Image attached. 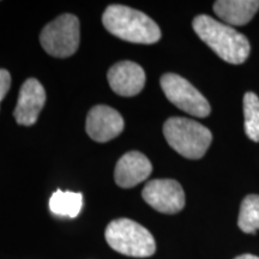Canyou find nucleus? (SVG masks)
<instances>
[{
  "label": "nucleus",
  "instance_id": "17",
  "mask_svg": "<svg viewBox=\"0 0 259 259\" xmlns=\"http://www.w3.org/2000/svg\"><path fill=\"white\" fill-rule=\"evenodd\" d=\"M234 259H259V257L253 254H241V255H238V257H235Z\"/></svg>",
  "mask_w": 259,
  "mask_h": 259
},
{
  "label": "nucleus",
  "instance_id": "13",
  "mask_svg": "<svg viewBox=\"0 0 259 259\" xmlns=\"http://www.w3.org/2000/svg\"><path fill=\"white\" fill-rule=\"evenodd\" d=\"M83 206V194L72 191H61L52 194L50 199L51 211L57 216L74 219L79 215Z\"/></svg>",
  "mask_w": 259,
  "mask_h": 259
},
{
  "label": "nucleus",
  "instance_id": "11",
  "mask_svg": "<svg viewBox=\"0 0 259 259\" xmlns=\"http://www.w3.org/2000/svg\"><path fill=\"white\" fill-rule=\"evenodd\" d=\"M151 171L153 166L145 155L139 151H130L116 163L114 179L118 186L131 189L149 178Z\"/></svg>",
  "mask_w": 259,
  "mask_h": 259
},
{
  "label": "nucleus",
  "instance_id": "7",
  "mask_svg": "<svg viewBox=\"0 0 259 259\" xmlns=\"http://www.w3.org/2000/svg\"><path fill=\"white\" fill-rule=\"evenodd\" d=\"M142 196L151 208L162 213H177L185 206V192L178 181L171 179L149 181Z\"/></svg>",
  "mask_w": 259,
  "mask_h": 259
},
{
  "label": "nucleus",
  "instance_id": "14",
  "mask_svg": "<svg viewBox=\"0 0 259 259\" xmlns=\"http://www.w3.org/2000/svg\"><path fill=\"white\" fill-rule=\"evenodd\" d=\"M238 226L244 233L254 234L259 229V196L250 194L245 197L239 212Z\"/></svg>",
  "mask_w": 259,
  "mask_h": 259
},
{
  "label": "nucleus",
  "instance_id": "5",
  "mask_svg": "<svg viewBox=\"0 0 259 259\" xmlns=\"http://www.w3.org/2000/svg\"><path fill=\"white\" fill-rule=\"evenodd\" d=\"M79 21L76 16L65 14L48 23L40 35L41 46L56 58L73 56L79 46Z\"/></svg>",
  "mask_w": 259,
  "mask_h": 259
},
{
  "label": "nucleus",
  "instance_id": "2",
  "mask_svg": "<svg viewBox=\"0 0 259 259\" xmlns=\"http://www.w3.org/2000/svg\"><path fill=\"white\" fill-rule=\"evenodd\" d=\"M102 23L114 36L132 44L151 45L161 38L158 25L143 12L124 5H111L102 15Z\"/></svg>",
  "mask_w": 259,
  "mask_h": 259
},
{
  "label": "nucleus",
  "instance_id": "4",
  "mask_svg": "<svg viewBox=\"0 0 259 259\" xmlns=\"http://www.w3.org/2000/svg\"><path fill=\"white\" fill-rule=\"evenodd\" d=\"M105 236L113 250L128 257L147 258L156 251V242L151 233L130 219L112 221L107 226Z\"/></svg>",
  "mask_w": 259,
  "mask_h": 259
},
{
  "label": "nucleus",
  "instance_id": "12",
  "mask_svg": "<svg viewBox=\"0 0 259 259\" xmlns=\"http://www.w3.org/2000/svg\"><path fill=\"white\" fill-rule=\"evenodd\" d=\"M259 10L257 0H219L213 4V11L229 25H245Z\"/></svg>",
  "mask_w": 259,
  "mask_h": 259
},
{
  "label": "nucleus",
  "instance_id": "8",
  "mask_svg": "<svg viewBox=\"0 0 259 259\" xmlns=\"http://www.w3.org/2000/svg\"><path fill=\"white\" fill-rule=\"evenodd\" d=\"M85 128L93 141L106 143L121 134L124 130V119L112 107L99 105L90 109L87 116Z\"/></svg>",
  "mask_w": 259,
  "mask_h": 259
},
{
  "label": "nucleus",
  "instance_id": "3",
  "mask_svg": "<svg viewBox=\"0 0 259 259\" xmlns=\"http://www.w3.org/2000/svg\"><path fill=\"white\" fill-rule=\"evenodd\" d=\"M167 143L181 156L198 160L205 155L212 141L209 128L187 118H169L163 125Z\"/></svg>",
  "mask_w": 259,
  "mask_h": 259
},
{
  "label": "nucleus",
  "instance_id": "10",
  "mask_svg": "<svg viewBox=\"0 0 259 259\" xmlns=\"http://www.w3.org/2000/svg\"><path fill=\"white\" fill-rule=\"evenodd\" d=\"M109 87L120 96H136L145 85L144 70L134 61H120L113 65L107 73Z\"/></svg>",
  "mask_w": 259,
  "mask_h": 259
},
{
  "label": "nucleus",
  "instance_id": "1",
  "mask_svg": "<svg viewBox=\"0 0 259 259\" xmlns=\"http://www.w3.org/2000/svg\"><path fill=\"white\" fill-rule=\"evenodd\" d=\"M192 27L200 40L227 63L242 64L250 56L251 46L247 37L231 25L208 15H199L193 19Z\"/></svg>",
  "mask_w": 259,
  "mask_h": 259
},
{
  "label": "nucleus",
  "instance_id": "9",
  "mask_svg": "<svg viewBox=\"0 0 259 259\" xmlns=\"http://www.w3.org/2000/svg\"><path fill=\"white\" fill-rule=\"evenodd\" d=\"M46 103V92L35 78L25 80L19 90L18 102L14 115L19 125L31 126L37 121L38 115Z\"/></svg>",
  "mask_w": 259,
  "mask_h": 259
},
{
  "label": "nucleus",
  "instance_id": "6",
  "mask_svg": "<svg viewBox=\"0 0 259 259\" xmlns=\"http://www.w3.org/2000/svg\"><path fill=\"white\" fill-rule=\"evenodd\" d=\"M160 84L167 99L181 111L198 118H205L211 112L208 100L179 74H163Z\"/></svg>",
  "mask_w": 259,
  "mask_h": 259
},
{
  "label": "nucleus",
  "instance_id": "15",
  "mask_svg": "<svg viewBox=\"0 0 259 259\" xmlns=\"http://www.w3.org/2000/svg\"><path fill=\"white\" fill-rule=\"evenodd\" d=\"M244 115L246 136L253 142H259V97L248 92L244 96Z\"/></svg>",
  "mask_w": 259,
  "mask_h": 259
},
{
  "label": "nucleus",
  "instance_id": "16",
  "mask_svg": "<svg viewBox=\"0 0 259 259\" xmlns=\"http://www.w3.org/2000/svg\"><path fill=\"white\" fill-rule=\"evenodd\" d=\"M10 87H11V76H10L9 71L0 69V102L6 96Z\"/></svg>",
  "mask_w": 259,
  "mask_h": 259
}]
</instances>
